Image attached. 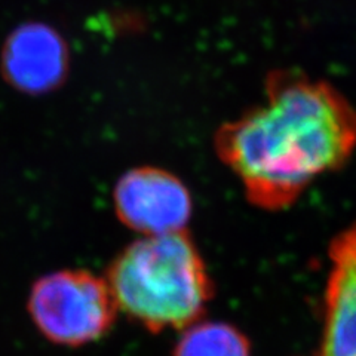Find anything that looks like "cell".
<instances>
[{
    "label": "cell",
    "mask_w": 356,
    "mask_h": 356,
    "mask_svg": "<svg viewBox=\"0 0 356 356\" xmlns=\"http://www.w3.org/2000/svg\"><path fill=\"white\" fill-rule=\"evenodd\" d=\"M356 144V116L324 83L275 73L266 102L216 137L220 158L241 180L252 204L281 209L340 166Z\"/></svg>",
    "instance_id": "6da1fadb"
},
{
    "label": "cell",
    "mask_w": 356,
    "mask_h": 356,
    "mask_svg": "<svg viewBox=\"0 0 356 356\" xmlns=\"http://www.w3.org/2000/svg\"><path fill=\"white\" fill-rule=\"evenodd\" d=\"M107 284L118 309L152 331L195 324L211 298L205 264L184 232L129 245L110 266Z\"/></svg>",
    "instance_id": "7a4b0ae2"
},
{
    "label": "cell",
    "mask_w": 356,
    "mask_h": 356,
    "mask_svg": "<svg viewBox=\"0 0 356 356\" xmlns=\"http://www.w3.org/2000/svg\"><path fill=\"white\" fill-rule=\"evenodd\" d=\"M29 310L44 337L63 346H82L113 325L116 302L107 281L83 272L63 270L33 285Z\"/></svg>",
    "instance_id": "3957f363"
},
{
    "label": "cell",
    "mask_w": 356,
    "mask_h": 356,
    "mask_svg": "<svg viewBox=\"0 0 356 356\" xmlns=\"http://www.w3.org/2000/svg\"><path fill=\"white\" fill-rule=\"evenodd\" d=\"M115 207L120 221L143 236L183 232L192 216L187 187L159 168H136L122 177Z\"/></svg>",
    "instance_id": "277c9868"
},
{
    "label": "cell",
    "mask_w": 356,
    "mask_h": 356,
    "mask_svg": "<svg viewBox=\"0 0 356 356\" xmlns=\"http://www.w3.org/2000/svg\"><path fill=\"white\" fill-rule=\"evenodd\" d=\"M69 69V52L52 27L31 22L14 30L2 52L6 81L29 95L47 94L57 88Z\"/></svg>",
    "instance_id": "5b68a950"
},
{
    "label": "cell",
    "mask_w": 356,
    "mask_h": 356,
    "mask_svg": "<svg viewBox=\"0 0 356 356\" xmlns=\"http://www.w3.org/2000/svg\"><path fill=\"white\" fill-rule=\"evenodd\" d=\"M322 356H356V227L334 242Z\"/></svg>",
    "instance_id": "8992f818"
},
{
    "label": "cell",
    "mask_w": 356,
    "mask_h": 356,
    "mask_svg": "<svg viewBox=\"0 0 356 356\" xmlns=\"http://www.w3.org/2000/svg\"><path fill=\"white\" fill-rule=\"evenodd\" d=\"M172 356H251L247 337L225 322H195L184 328Z\"/></svg>",
    "instance_id": "52a82bcc"
}]
</instances>
